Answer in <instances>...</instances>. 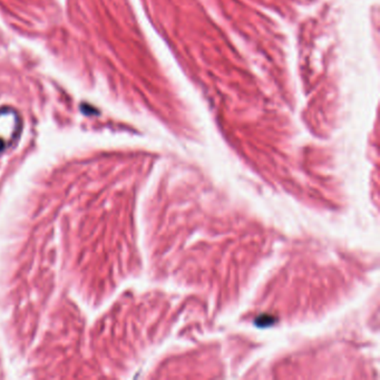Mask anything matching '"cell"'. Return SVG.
<instances>
[{
  "label": "cell",
  "mask_w": 380,
  "mask_h": 380,
  "mask_svg": "<svg viewBox=\"0 0 380 380\" xmlns=\"http://www.w3.org/2000/svg\"><path fill=\"white\" fill-rule=\"evenodd\" d=\"M21 131V122L17 113L11 109H0V151L17 140Z\"/></svg>",
  "instance_id": "1"
}]
</instances>
